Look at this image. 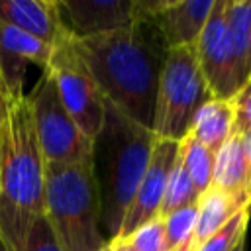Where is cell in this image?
Listing matches in <instances>:
<instances>
[{
    "label": "cell",
    "instance_id": "cell-23",
    "mask_svg": "<svg viewBox=\"0 0 251 251\" xmlns=\"http://www.w3.org/2000/svg\"><path fill=\"white\" fill-rule=\"evenodd\" d=\"M22 251H63V247H61L57 235L53 233L45 216H39L31 224Z\"/></svg>",
    "mask_w": 251,
    "mask_h": 251
},
{
    "label": "cell",
    "instance_id": "cell-14",
    "mask_svg": "<svg viewBox=\"0 0 251 251\" xmlns=\"http://www.w3.org/2000/svg\"><path fill=\"white\" fill-rule=\"evenodd\" d=\"M245 206H251V202L245 198L233 196L212 184L198 198V214H196L190 251H196L206 239H210L222 226L227 224L229 218H233Z\"/></svg>",
    "mask_w": 251,
    "mask_h": 251
},
{
    "label": "cell",
    "instance_id": "cell-1",
    "mask_svg": "<svg viewBox=\"0 0 251 251\" xmlns=\"http://www.w3.org/2000/svg\"><path fill=\"white\" fill-rule=\"evenodd\" d=\"M75 47L104 98L145 127H151L155 96L167 47L149 24L90 37H75Z\"/></svg>",
    "mask_w": 251,
    "mask_h": 251
},
{
    "label": "cell",
    "instance_id": "cell-8",
    "mask_svg": "<svg viewBox=\"0 0 251 251\" xmlns=\"http://www.w3.org/2000/svg\"><path fill=\"white\" fill-rule=\"evenodd\" d=\"M196 57L212 98L229 100L241 88L235 71V53L227 27V0H214L206 25L196 41Z\"/></svg>",
    "mask_w": 251,
    "mask_h": 251
},
{
    "label": "cell",
    "instance_id": "cell-5",
    "mask_svg": "<svg viewBox=\"0 0 251 251\" xmlns=\"http://www.w3.org/2000/svg\"><path fill=\"white\" fill-rule=\"evenodd\" d=\"M210 96L204 82L196 47L167 49L159 75L151 131L159 139L180 141L190 127L192 116Z\"/></svg>",
    "mask_w": 251,
    "mask_h": 251
},
{
    "label": "cell",
    "instance_id": "cell-17",
    "mask_svg": "<svg viewBox=\"0 0 251 251\" xmlns=\"http://www.w3.org/2000/svg\"><path fill=\"white\" fill-rule=\"evenodd\" d=\"M0 51L16 57L22 63H33L37 65L41 71H45L49 67L51 55H53V47L39 41L37 37L16 29L12 25H4L0 24Z\"/></svg>",
    "mask_w": 251,
    "mask_h": 251
},
{
    "label": "cell",
    "instance_id": "cell-27",
    "mask_svg": "<svg viewBox=\"0 0 251 251\" xmlns=\"http://www.w3.org/2000/svg\"><path fill=\"white\" fill-rule=\"evenodd\" d=\"M2 118H4V98L0 96V124H2Z\"/></svg>",
    "mask_w": 251,
    "mask_h": 251
},
{
    "label": "cell",
    "instance_id": "cell-26",
    "mask_svg": "<svg viewBox=\"0 0 251 251\" xmlns=\"http://www.w3.org/2000/svg\"><path fill=\"white\" fill-rule=\"evenodd\" d=\"M0 96H2V98H4V102H6L8 94H6V86H4V78H2V73H0Z\"/></svg>",
    "mask_w": 251,
    "mask_h": 251
},
{
    "label": "cell",
    "instance_id": "cell-21",
    "mask_svg": "<svg viewBox=\"0 0 251 251\" xmlns=\"http://www.w3.org/2000/svg\"><path fill=\"white\" fill-rule=\"evenodd\" d=\"M251 218V206L241 208L233 218L227 220L210 239H206L196 251H235V247L247 239V226Z\"/></svg>",
    "mask_w": 251,
    "mask_h": 251
},
{
    "label": "cell",
    "instance_id": "cell-16",
    "mask_svg": "<svg viewBox=\"0 0 251 251\" xmlns=\"http://www.w3.org/2000/svg\"><path fill=\"white\" fill-rule=\"evenodd\" d=\"M227 27L239 86L251 78V0H227Z\"/></svg>",
    "mask_w": 251,
    "mask_h": 251
},
{
    "label": "cell",
    "instance_id": "cell-7",
    "mask_svg": "<svg viewBox=\"0 0 251 251\" xmlns=\"http://www.w3.org/2000/svg\"><path fill=\"white\" fill-rule=\"evenodd\" d=\"M57 82L61 102L76 127L90 141L96 139L104 122L106 98L98 88L92 73L75 47V35L53 47V55L47 67Z\"/></svg>",
    "mask_w": 251,
    "mask_h": 251
},
{
    "label": "cell",
    "instance_id": "cell-20",
    "mask_svg": "<svg viewBox=\"0 0 251 251\" xmlns=\"http://www.w3.org/2000/svg\"><path fill=\"white\" fill-rule=\"evenodd\" d=\"M196 214H198V204H192L169 214L167 218H161L165 226L167 251H190Z\"/></svg>",
    "mask_w": 251,
    "mask_h": 251
},
{
    "label": "cell",
    "instance_id": "cell-13",
    "mask_svg": "<svg viewBox=\"0 0 251 251\" xmlns=\"http://www.w3.org/2000/svg\"><path fill=\"white\" fill-rule=\"evenodd\" d=\"M212 184L251 202V157L249 133L233 129L227 141L216 151Z\"/></svg>",
    "mask_w": 251,
    "mask_h": 251
},
{
    "label": "cell",
    "instance_id": "cell-25",
    "mask_svg": "<svg viewBox=\"0 0 251 251\" xmlns=\"http://www.w3.org/2000/svg\"><path fill=\"white\" fill-rule=\"evenodd\" d=\"M110 245H112V251H135L127 239H120V237L110 239Z\"/></svg>",
    "mask_w": 251,
    "mask_h": 251
},
{
    "label": "cell",
    "instance_id": "cell-9",
    "mask_svg": "<svg viewBox=\"0 0 251 251\" xmlns=\"http://www.w3.org/2000/svg\"><path fill=\"white\" fill-rule=\"evenodd\" d=\"M214 0H133L135 24L157 29L167 49L196 45Z\"/></svg>",
    "mask_w": 251,
    "mask_h": 251
},
{
    "label": "cell",
    "instance_id": "cell-24",
    "mask_svg": "<svg viewBox=\"0 0 251 251\" xmlns=\"http://www.w3.org/2000/svg\"><path fill=\"white\" fill-rule=\"evenodd\" d=\"M231 100L235 108V129L251 133V78L235 92Z\"/></svg>",
    "mask_w": 251,
    "mask_h": 251
},
{
    "label": "cell",
    "instance_id": "cell-28",
    "mask_svg": "<svg viewBox=\"0 0 251 251\" xmlns=\"http://www.w3.org/2000/svg\"><path fill=\"white\" fill-rule=\"evenodd\" d=\"M235 251H247V241H241V243L235 247Z\"/></svg>",
    "mask_w": 251,
    "mask_h": 251
},
{
    "label": "cell",
    "instance_id": "cell-18",
    "mask_svg": "<svg viewBox=\"0 0 251 251\" xmlns=\"http://www.w3.org/2000/svg\"><path fill=\"white\" fill-rule=\"evenodd\" d=\"M178 153H180V159H182L198 194H204L212 186L216 153L210 151L206 145H202L198 139H194L188 133L178 141Z\"/></svg>",
    "mask_w": 251,
    "mask_h": 251
},
{
    "label": "cell",
    "instance_id": "cell-19",
    "mask_svg": "<svg viewBox=\"0 0 251 251\" xmlns=\"http://www.w3.org/2000/svg\"><path fill=\"white\" fill-rule=\"evenodd\" d=\"M198 190L180 159V153L176 155V161L171 169V175H169V180H167V188H165V196H163V202H161V210H159V218H167L169 214L176 212V210H182L186 206H192V204H198Z\"/></svg>",
    "mask_w": 251,
    "mask_h": 251
},
{
    "label": "cell",
    "instance_id": "cell-30",
    "mask_svg": "<svg viewBox=\"0 0 251 251\" xmlns=\"http://www.w3.org/2000/svg\"><path fill=\"white\" fill-rule=\"evenodd\" d=\"M249 157H251V133H249Z\"/></svg>",
    "mask_w": 251,
    "mask_h": 251
},
{
    "label": "cell",
    "instance_id": "cell-22",
    "mask_svg": "<svg viewBox=\"0 0 251 251\" xmlns=\"http://www.w3.org/2000/svg\"><path fill=\"white\" fill-rule=\"evenodd\" d=\"M135 251H167V239H165V226L163 220L157 218L139 229H135L129 237H126Z\"/></svg>",
    "mask_w": 251,
    "mask_h": 251
},
{
    "label": "cell",
    "instance_id": "cell-29",
    "mask_svg": "<svg viewBox=\"0 0 251 251\" xmlns=\"http://www.w3.org/2000/svg\"><path fill=\"white\" fill-rule=\"evenodd\" d=\"M100 251H112V245H110V241H108V243H106V245H104Z\"/></svg>",
    "mask_w": 251,
    "mask_h": 251
},
{
    "label": "cell",
    "instance_id": "cell-6",
    "mask_svg": "<svg viewBox=\"0 0 251 251\" xmlns=\"http://www.w3.org/2000/svg\"><path fill=\"white\" fill-rule=\"evenodd\" d=\"M31 108L33 127L45 163H84L92 161V141L82 135L75 120L65 110L57 82L49 69L41 71V76L33 90L25 94Z\"/></svg>",
    "mask_w": 251,
    "mask_h": 251
},
{
    "label": "cell",
    "instance_id": "cell-4",
    "mask_svg": "<svg viewBox=\"0 0 251 251\" xmlns=\"http://www.w3.org/2000/svg\"><path fill=\"white\" fill-rule=\"evenodd\" d=\"M63 251H100L108 239L100 226V200L92 161L45 163V208Z\"/></svg>",
    "mask_w": 251,
    "mask_h": 251
},
{
    "label": "cell",
    "instance_id": "cell-3",
    "mask_svg": "<svg viewBox=\"0 0 251 251\" xmlns=\"http://www.w3.org/2000/svg\"><path fill=\"white\" fill-rule=\"evenodd\" d=\"M157 135L106 100L100 133L92 141V169L104 237L116 239L124 214L145 175Z\"/></svg>",
    "mask_w": 251,
    "mask_h": 251
},
{
    "label": "cell",
    "instance_id": "cell-10",
    "mask_svg": "<svg viewBox=\"0 0 251 251\" xmlns=\"http://www.w3.org/2000/svg\"><path fill=\"white\" fill-rule=\"evenodd\" d=\"M176 155H178V141L157 139L151 159H149V165L145 169V175H143L126 214H124L122 227L118 231L120 239L129 237L135 229H139L141 226L159 218L167 180H169L171 169L176 161Z\"/></svg>",
    "mask_w": 251,
    "mask_h": 251
},
{
    "label": "cell",
    "instance_id": "cell-12",
    "mask_svg": "<svg viewBox=\"0 0 251 251\" xmlns=\"http://www.w3.org/2000/svg\"><path fill=\"white\" fill-rule=\"evenodd\" d=\"M0 24L22 29L51 47L73 37L61 16L59 0H0Z\"/></svg>",
    "mask_w": 251,
    "mask_h": 251
},
{
    "label": "cell",
    "instance_id": "cell-11",
    "mask_svg": "<svg viewBox=\"0 0 251 251\" xmlns=\"http://www.w3.org/2000/svg\"><path fill=\"white\" fill-rule=\"evenodd\" d=\"M59 10L75 37H90L135 25L133 0H59Z\"/></svg>",
    "mask_w": 251,
    "mask_h": 251
},
{
    "label": "cell",
    "instance_id": "cell-2",
    "mask_svg": "<svg viewBox=\"0 0 251 251\" xmlns=\"http://www.w3.org/2000/svg\"><path fill=\"white\" fill-rule=\"evenodd\" d=\"M45 208V157L27 98L4 102L0 124V251H22Z\"/></svg>",
    "mask_w": 251,
    "mask_h": 251
},
{
    "label": "cell",
    "instance_id": "cell-15",
    "mask_svg": "<svg viewBox=\"0 0 251 251\" xmlns=\"http://www.w3.org/2000/svg\"><path fill=\"white\" fill-rule=\"evenodd\" d=\"M235 129V108L233 100L208 98L198 106L192 116L188 135L198 139L210 151H218Z\"/></svg>",
    "mask_w": 251,
    "mask_h": 251
}]
</instances>
